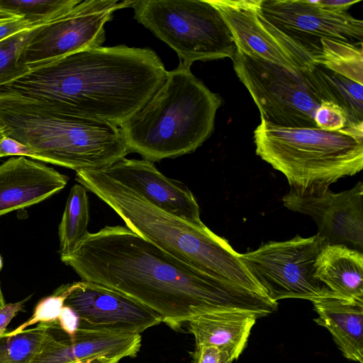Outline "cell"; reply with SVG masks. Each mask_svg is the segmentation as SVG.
Here are the masks:
<instances>
[{
    "instance_id": "cell-1",
    "label": "cell",
    "mask_w": 363,
    "mask_h": 363,
    "mask_svg": "<svg viewBox=\"0 0 363 363\" xmlns=\"http://www.w3.org/2000/svg\"><path fill=\"white\" fill-rule=\"evenodd\" d=\"M60 258L82 280L134 299L176 331L207 313L243 311L260 318L278 308L267 296L211 276L127 226L88 232L71 254Z\"/></svg>"
},
{
    "instance_id": "cell-22",
    "label": "cell",
    "mask_w": 363,
    "mask_h": 363,
    "mask_svg": "<svg viewBox=\"0 0 363 363\" xmlns=\"http://www.w3.org/2000/svg\"><path fill=\"white\" fill-rule=\"evenodd\" d=\"M320 42L322 52L315 60L316 65L363 84L362 47L327 38H321Z\"/></svg>"
},
{
    "instance_id": "cell-35",
    "label": "cell",
    "mask_w": 363,
    "mask_h": 363,
    "mask_svg": "<svg viewBox=\"0 0 363 363\" xmlns=\"http://www.w3.org/2000/svg\"><path fill=\"white\" fill-rule=\"evenodd\" d=\"M76 363H116V362L113 361H111V360L96 359V360H93V361L86 362H76Z\"/></svg>"
},
{
    "instance_id": "cell-3",
    "label": "cell",
    "mask_w": 363,
    "mask_h": 363,
    "mask_svg": "<svg viewBox=\"0 0 363 363\" xmlns=\"http://www.w3.org/2000/svg\"><path fill=\"white\" fill-rule=\"evenodd\" d=\"M75 179L111 207L128 228L165 252L211 276L266 296L240 254L207 226L194 225L158 208L101 169L77 171Z\"/></svg>"
},
{
    "instance_id": "cell-10",
    "label": "cell",
    "mask_w": 363,
    "mask_h": 363,
    "mask_svg": "<svg viewBox=\"0 0 363 363\" xmlns=\"http://www.w3.org/2000/svg\"><path fill=\"white\" fill-rule=\"evenodd\" d=\"M135 0H84L57 19L33 29L19 63L30 71L61 57L101 47L104 26L117 10L132 7Z\"/></svg>"
},
{
    "instance_id": "cell-23",
    "label": "cell",
    "mask_w": 363,
    "mask_h": 363,
    "mask_svg": "<svg viewBox=\"0 0 363 363\" xmlns=\"http://www.w3.org/2000/svg\"><path fill=\"white\" fill-rule=\"evenodd\" d=\"M48 325L49 323H40L16 335L0 332V363H33Z\"/></svg>"
},
{
    "instance_id": "cell-24",
    "label": "cell",
    "mask_w": 363,
    "mask_h": 363,
    "mask_svg": "<svg viewBox=\"0 0 363 363\" xmlns=\"http://www.w3.org/2000/svg\"><path fill=\"white\" fill-rule=\"evenodd\" d=\"M318 66L335 96L336 104L347 114L346 127L363 123V84Z\"/></svg>"
},
{
    "instance_id": "cell-14",
    "label": "cell",
    "mask_w": 363,
    "mask_h": 363,
    "mask_svg": "<svg viewBox=\"0 0 363 363\" xmlns=\"http://www.w3.org/2000/svg\"><path fill=\"white\" fill-rule=\"evenodd\" d=\"M65 305L76 313L81 329L140 334L162 322L157 313L134 299L83 280L71 283Z\"/></svg>"
},
{
    "instance_id": "cell-9",
    "label": "cell",
    "mask_w": 363,
    "mask_h": 363,
    "mask_svg": "<svg viewBox=\"0 0 363 363\" xmlns=\"http://www.w3.org/2000/svg\"><path fill=\"white\" fill-rule=\"evenodd\" d=\"M324 245L317 234L309 238L296 235L286 241L264 243L256 250L240 254V259L272 301H313L335 295L314 274L315 259Z\"/></svg>"
},
{
    "instance_id": "cell-8",
    "label": "cell",
    "mask_w": 363,
    "mask_h": 363,
    "mask_svg": "<svg viewBox=\"0 0 363 363\" xmlns=\"http://www.w3.org/2000/svg\"><path fill=\"white\" fill-rule=\"evenodd\" d=\"M134 18L172 48L179 64L233 58L232 34L208 0H135Z\"/></svg>"
},
{
    "instance_id": "cell-21",
    "label": "cell",
    "mask_w": 363,
    "mask_h": 363,
    "mask_svg": "<svg viewBox=\"0 0 363 363\" xmlns=\"http://www.w3.org/2000/svg\"><path fill=\"white\" fill-rule=\"evenodd\" d=\"M89 220L87 189L75 184L70 189L59 225L60 256L68 255L76 249L88 233Z\"/></svg>"
},
{
    "instance_id": "cell-6",
    "label": "cell",
    "mask_w": 363,
    "mask_h": 363,
    "mask_svg": "<svg viewBox=\"0 0 363 363\" xmlns=\"http://www.w3.org/2000/svg\"><path fill=\"white\" fill-rule=\"evenodd\" d=\"M254 142L256 154L281 172L290 187L329 186L363 168V123L328 131L261 120Z\"/></svg>"
},
{
    "instance_id": "cell-30",
    "label": "cell",
    "mask_w": 363,
    "mask_h": 363,
    "mask_svg": "<svg viewBox=\"0 0 363 363\" xmlns=\"http://www.w3.org/2000/svg\"><path fill=\"white\" fill-rule=\"evenodd\" d=\"M190 355L192 363H232L234 360L228 352L212 345H195Z\"/></svg>"
},
{
    "instance_id": "cell-17",
    "label": "cell",
    "mask_w": 363,
    "mask_h": 363,
    "mask_svg": "<svg viewBox=\"0 0 363 363\" xmlns=\"http://www.w3.org/2000/svg\"><path fill=\"white\" fill-rule=\"evenodd\" d=\"M69 177L26 157L0 164V216L23 209L62 190Z\"/></svg>"
},
{
    "instance_id": "cell-20",
    "label": "cell",
    "mask_w": 363,
    "mask_h": 363,
    "mask_svg": "<svg viewBox=\"0 0 363 363\" xmlns=\"http://www.w3.org/2000/svg\"><path fill=\"white\" fill-rule=\"evenodd\" d=\"M315 277L338 297L363 300V253L325 245L314 264Z\"/></svg>"
},
{
    "instance_id": "cell-12",
    "label": "cell",
    "mask_w": 363,
    "mask_h": 363,
    "mask_svg": "<svg viewBox=\"0 0 363 363\" xmlns=\"http://www.w3.org/2000/svg\"><path fill=\"white\" fill-rule=\"evenodd\" d=\"M257 8L265 20L299 43L314 62L322 52L321 38L363 47V21L347 11L323 9L308 0H257Z\"/></svg>"
},
{
    "instance_id": "cell-19",
    "label": "cell",
    "mask_w": 363,
    "mask_h": 363,
    "mask_svg": "<svg viewBox=\"0 0 363 363\" xmlns=\"http://www.w3.org/2000/svg\"><path fill=\"white\" fill-rule=\"evenodd\" d=\"M258 316L243 311H220L200 315L187 323L195 345H212L238 359L246 347Z\"/></svg>"
},
{
    "instance_id": "cell-27",
    "label": "cell",
    "mask_w": 363,
    "mask_h": 363,
    "mask_svg": "<svg viewBox=\"0 0 363 363\" xmlns=\"http://www.w3.org/2000/svg\"><path fill=\"white\" fill-rule=\"evenodd\" d=\"M70 291L71 284H64L58 287L52 294L42 298L35 306L30 318L9 333L16 335L36 323L57 320Z\"/></svg>"
},
{
    "instance_id": "cell-25",
    "label": "cell",
    "mask_w": 363,
    "mask_h": 363,
    "mask_svg": "<svg viewBox=\"0 0 363 363\" xmlns=\"http://www.w3.org/2000/svg\"><path fill=\"white\" fill-rule=\"evenodd\" d=\"M81 0H0V6L40 26L70 11Z\"/></svg>"
},
{
    "instance_id": "cell-32",
    "label": "cell",
    "mask_w": 363,
    "mask_h": 363,
    "mask_svg": "<svg viewBox=\"0 0 363 363\" xmlns=\"http://www.w3.org/2000/svg\"><path fill=\"white\" fill-rule=\"evenodd\" d=\"M31 296L32 295L16 303H6L0 308V332L6 330V327L11 320L18 312L24 311V305Z\"/></svg>"
},
{
    "instance_id": "cell-16",
    "label": "cell",
    "mask_w": 363,
    "mask_h": 363,
    "mask_svg": "<svg viewBox=\"0 0 363 363\" xmlns=\"http://www.w3.org/2000/svg\"><path fill=\"white\" fill-rule=\"evenodd\" d=\"M101 169L158 208L194 225L205 226L200 218L199 206L190 189L163 175L153 162L124 157Z\"/></svg>"
},
{
    "instance_id": "cell-31",
    "label": "cell",
    "mask_w": 363,
    "mask_h": 363,
    "mask_svg": "<svg viewBox=\"0 0 363 363\" xmlns=\"http://www.w3.org/2000/svg\"><path fill=\"white\" fill-rule=\"evenodd\" d=\"M7 156L27 157L37 160L35 154L26 145L11 138L0 135V158Z\"/></svg>"
},
{
    "instance_id": "cell-5",
    "label": "cell",
    "mask_w": 363,
    "mask_h": 363,
    "mask_svg": "<svg viewBox=\"0 0 363 363\" xmlns=\"http://www.w3.org/2000/svg\"><path fill=\"white\" fill-rule=\"evenodd\" d=\"M221 104L218 94L179 64L119 128L129 153L152 162L174 158L194 152L211 135Z\"/></svg>"
},
{
    "instance_id": "cell-37",
    "label": "cell",
    "mask_w": 363,
    "mask_h": 363,
    "mask_svg": "<svg viewBox=\"0 0 363 363\" xmlns=\"http://www.w3.org/2000/svg\"><path fill=\"white\" fill-rule=\"evenodd\" d=\"M2 265H3L2 259H1V257L0 255V271H1V268H2Z\"/></svg>"
},
{
    "instance_id": "cell-7",
    "label": "cell",
    "mask_w": 363,
    "mask_h": 363,
    "mask_svg": "<svg viewBox=\"0 0 363 363\" xmlns=\"http://www.w3.org/2000/svg\"><path fill=\"white\" fill-rule=\"evenodd\" d=\"M231 60L236 75L259 109L261 120L282 127L317 128L316 109L325 101L336 104L318 65L311 72H292L237 49Z\"/></svg>"
},
{
    "instance_id": "cell-33",
    "label": "cell",
    "mask_w": 363,
    "mask_h": 363,
    "mask_svg": "<svg viewBox=\"0 0 363 363\" xmlns=\"http://www.w3.org/2000/svg\"><path fill=\"white\" fill-rule=\"evenodd\" d=\"M57 321L61 329L69 335H73L78 329L79 318L69 306L64 305Z\"/></svg>"
},
{
    "instance_id": "cell-26",
    "label": "cell",
    "mask_w": 363,
    "mask_h": 363,
    "mask_svg": "<svg viewBox=\"0 0 363 363\" xmlns=\"http://www.w3.org/2000/svg\"><path fill=\"white\" fill-rule=\"evenodd\" d=\"M31 30L22 32L0 42V86L10 83L30 72L18 62L31 35Z\"/></svg>"
},
{
    "instance_id": "cell-13",
    "label": "cell",
    "mask_w": 363,
    "mask_h": 363,
    "mask_svg": "<svg viewBox=\"0 0 363 363\" xmlns=\"http://www.w3.org/2000/svg\"><path fill=\"white\" fill-rule=\"evenodd\" d=\"M287 208L311 216L324 245H340L363 253V183L340 193L329 186L290 187Z\"/></svg>"
},
{
    "instance_id": "cell-36",
    "label": "cell",
    "mask_w": 363,
    "mask_h": 363,
    "mask_svg": "<svg viewBox=\"0 0 363 363\" xmlns=\"http://www.w3.org/2000/svg\"><path fill=\"white\" fill-rule=\"evenodd\" d=\"M6 304L5 299L2 293L1 285L0 281V308Z\"/></svg>"
},
{
    "instance_id": "cell-29",
    "label": "cell",
    "mask_w": 363,
    "mask_h": 363,
    "mask_svg": "<svg viewBox=\"0 0 363 363\" xmlns=\"http://www.w3.org/2000/svg\"><path fill=\"white\" fill-rule=\"evenodd\" d=\"M39 26L23 16L0 6V42L16 34L31 30Z\"/></svg>"
},
{
    "instance_id": "cell-28",
    "label": "cell",
    "mask_w": 363,
    "mask_h": 363,
    "mask_svg": "<svg viewBox=\"0 0 363 363\" xmlns=\"http://www.w3.org/2000/svg\"><path fill=\"white\" fill-rule=\"evenodd\" d=\"M316 127L328 131H335L347 126V116L345 111L333 101H323L314 115Z\"/></svg>"
},
{
    "instance_id": "cell-4",
    "label": "cell",
    "mask_w": 363,
    "mask_h": 363,
    "mask_svg": "<svg viewBox=\"0 0 363 363\" xmlns=\"http://www.w3.org/2000/svg\"><path fill=\"white\" fill-rule=\"evenodd\" d=\"M0 135L28 147L37 160L75 172L105 168L129 153L115 124L63 112L45 99L3 91Z\"/></svg>"
},
{
    "instance_id": "cell-18",
    "label": "cell",
    "mask_w": 363,
    "mask_h": 363,
    "mask_svg": "<svg viewBox=\"0 0 363 363\" xmlns=\"http://www.w3.org/2000/svg\"><path fill=\"white\" fill-rule=\"evenodd\" d=\"M311 302L318 315L313 320L330 332L342 355L363 363V300L330 295Z\"/></svg>"
},
{
    "instance_id": "cell-34",
    "label": "cell",
    "mask_w": 363,
    "mask_h": 363,
    "mask_svg": "<svg viewBox=\"0 0 363 363\" xmlns=\"http://www.w3.org/2000/svg\"><path fill=\"white\" fill-rule=\"evenodd\" d=\"M359 1L360 0H318L315 1V2L318 6L323 9L337 11H347L353 4Z\"/></svg>"
},
{
    "instance_id": "cell-11",
    "label": "cell",
    "mask_w": 363,
    "mask_h": 363,
    "mask_svg": "<svg viewBox=\"0 0 363 363\" xmlns=\"http://www.w3.org/2000/svg\"><path fill=\"white\" fill-rule=\"evenodd\" d=\"M228 26L236 49L247 56L269 62L292 72H311L313 57L297 41L265 20L257 0H208Z\"/></svg>"
},
{
    "instance_id": "cell-2",
    "label": "cell",
    "mask_w": 363,
    "mask_h": 363,
    "mask_svg": "<svg viewBox=\"0 0 363 363\" xmlns=\"http://www.w3.org/2000/svg\"><path fill=\"white\" fill-rule=\"evenodd\" d=\"M167 74L150 48L101 46L30 70L0 91L45 99L63 112L119 127L150 100Z\"/></svg>"
},
{
    "instance_id": "cell-15",
    "label": "cell",
    "mask_w": 363,
    "mask_h": 363,
    "mask_svg": "<svg viewBox=\"0 0 363 363\" xmlns=\"http://www.w3.org/2000/svg\"><path fill=\"white\" fill-rule=\"evenodd\" d=\"M141 347L140 334L78 328L73 335L63 331L57 320L49 323L46 335L33 363H76L96 359L118 363L135 357Z\"/></svg>"
}]
</instances>
